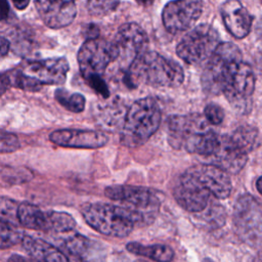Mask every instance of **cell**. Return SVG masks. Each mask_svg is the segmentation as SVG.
<instances>
[{
	"label": "cell",
	"instance_id": "cell-19",
	"mask_svg": "<svg viewBox=\"0 0 262 262\" xmlns=\"http://www.w3.org/2000/svg\"><path fill=\"white\" fill-rule=\"evenodd\" d=\"M208 158L211 159V164L217 165L228 173L235 174L245 167L248 155L233 143L229 135H220L216 150Z\"/></svg>",
	"mask_w": 262,
	"mask_h": 262
},
{
	"label": "cell",
	"instance_id": "cell-3",
	"mask_svg": "<svg viewBox=\"0 0 262 262\" xmlns=\"http://www.w3.org/2000/svg\"><path fill=\"white\" fill-rule=\"evenodd\" d=\"M161 122V107L154 98L135 100L125 115L120 133L121 143L127 147L144 144L158 131Z\"/></svg>",
	"mask_w": 262,
	"mask_h": 262
},
{
	"label": "cell",
	"instance_id": "cell-39",
	"mask_svg": "<svg viewBox=\"0 0 262 262\" xmlns=\"http://www.w3.org/2000/svg\"><path fill=\"white\" fill-rule=\"evenodd\" d=\"M257 31L260 33V34H262V19L259 21V24L257 25Z\"/></svg>",
	"mask_w": 262,
	"mask_h": 262
},
{
	"label": "cell",
	"instance_id": "cell-7",
	"mask_svg": "<svg viewBox=\"0 0 262 262\" xmlns=\"http://www.w3.org/2000/svg\"><path fill=\"white\" fill-rule=\"evenodd\" d=\"M220 43L218 32L208 24H201L183 36L176 53L184 62L199 64L208 60Z\"/></svg>",
	"mask_w": 262,
	"mask_h": 262
},
{
	"label": "cell",
	"instance_id": "cell-35",
	"mask_svg": "<svg viewBox=\"0 0 262 262\" xmlns=\"http://www.w3.org/2000/svg\"><path fill=\"white\" fill-rule=\"evenodd\" d=\"M1 56H5L9 50V41L5 37H1Z\"/></svg>",
	"mask_w": 262,
	"mask_h": 262
},
{
	"label": "cell",
	"instance_id": "cell-28",
	"mask_svg": "<svg viewBox=\"0 0 262 262\" xmlns=\"http://www.w3.org/2000/svg\"><path fill=\"white\" fill-rule=\"evenodd\" d=\"M18 204L6 196H1V203H0V220L11 223V224H19L18 216Z\"/></svg>",
	"mask_w": 262,
	"mask_h": 262
},
{
	"label": "cell",
	"instance_id": "cell-18",
	"mask_svg": "<svg viewBox=\"0 0 262 262\" xmlns=\"http://www.w3.org/2000/svg\"><path fill=\"white\" fill-rule=\"evenodd\" d=\"M226 30L236 39H243L251 31L253 16L238 0H226L220 8Z\"/></svg>",
	"mask_w": 262,
	"mask_h": 262
},
{
	"label": "cell",
	"instance_id": "cell-2",
	"mask_svg": "<svg viewBox=\"0 0 262 262\" xmlns=\"http://www.w3.org/2000/svg\"><path fill=\"white\" fill-rule=\"evenodd\" d=\"M184 80L181 66L155 51H144L129 64L125 81L130 87L145 84L152 87H178Z\"/></svg>",
	"mask_w": 262,
	"mask_h": 262
},
{
	"label": "cell",
	"instance_id": "cell-34",
	"mask_svg": "<svg viewBox=\"0 0 262 262\" xmlns=\"http://www.w3.org/2000/svg\"><path fill=\"white\" fill-rule=\"evenodd\" d=\"M9 13V5L7 0H1V19L5 20Z\"/></svg>",
	"mask_w": 262,
	"mask_h": 262
},
{
	"label": "cell",
	"instance_id": "cell-11",
	"mask_svg": "<svg viewBox=\"0 0 262 262\" xmlns=\"http://www.w3.org/2000/svg\"><path fill=\"white\" fill-rule=\"evenodd\" d=\"M173 194L178 205L190 213H200L211 202L212 193L188 169L179 177Z\"/></svg>",
	"mask_w": 262,
	"mask_h": 262
},
{
	"label": "cell",
	"instance_id": "cell-38",
	"mask_svg": "<svg viewBox=\"0 0 262 262\" xmlns=\"http://www.w3.org/2000/svg\"><path fill=\"white\" fill-rule=\"evenodd\" d=\"M136 1L140 4H142V5H145V6L150 5L154 2V0H136Z\"/></svg>",
	"mask_w": 262,
	"mask_h": 262
},
{
	"label": "cell",
	"instance_id": "cell-32",
	"mask_svg": "<svg viewBox=\"0 0 262 262\" xmlns=\"http://www.w3.org/2000/svg\"><path fill=\"white\" fill-rule=\"evenodd\" d=\"M87 83L91 86V88L93 90H95L97 93H99L102 97L107 98L110 96V90L108 87L106 85V83L104 82V80L102 79L101 76H94V77H90L88 79H86Z\"/></svg>",
	"mask_w": 262,
	"mask_h": 262
},
{
	"label": "cell",
	"instance_id": "cell-22",
	"mask_svg": "<svg viewBox=\"0 0 262 262\" xmlns=\"http://www.w3.org/2000/svg\"><path fill=\"white\" fill-rule=\"evenodd\" d=\"M92 242L77 232L68 234L61 243V251L69 260H86L90 258L93 249Z\"/></svg>",
	"mask_w": 262,
	"mask_h": 262
},
{
	"label": "cell",
	"instance_id": "cell-27",
	"mask_svg": "<svg viewBox=\"0 0 262 262\" xmlns=\"http://www.w3.org/2000/svg\"><path fill=\"white\" fill-rule=\"evenodd\" d=\"M1 221V233H0V247L1 249H7L18 243H21V239L25 233L18 229L17 225L11 224L5 221Z\"/></svg>",
	"mask_w": 262,
	"mask_h": 262
},
{
	"label": "cell",
	"instance_id": "cell-21",
	"mask_svg": "<svg viewBox=\"0 0 262 262\" xmlns=\"http://www.w3.org/2000/svg\"><path fill=\"white\" fill-rule=\"evenodd\" d=\"M17 216L19 224L26 228L49 231V211L45 212L36 205L24 202L18 205Z\"/></svg>",
	"mask_w": 262,
	"mask_h": 262
},
{
	"label": "cell",
	"instance_id": "cell-37",
	"mask_svg": "<svg viewBox=\"0 0 262 262\" xmlns=\"http://www.w3.org/2000/svg\"><path fill=\"white\" fill-rule=\"evenodd\" d=\"M256 187H257V190L259 191V193L262 195V176L258 178V180L256 182Z\"/></svg>",
	"mask_w": 262,
	"mask_h": 262
},
{
	"label": "cell",
	"instance_id": "cell-29",
	"mask_svg": "<svg viewBox=\"0 0 262 262\" xmlns=\"http://www.w3.org/2000/svg\"><path fill=\"white\" fill-rule=\"evenodd\" d=\"M120 0H87V9L92 15L102 16L114 11Z\"/></svg>",
	"mask_w": 262,
	"mask_h": 262
},
{
	"label": "cell",
	"instance_id": "cell-12",
	"mask_svg": "<svg viewBox=\"0 0 262 262\" xmlns=\"http://www.w3.org/2000/svg\"><path fill=\"white\" fill-rule=\"evenodd\" d=\"M202 11V0H172L163 8V25L171 34L187 31L200 18Z\"/></svg>",
	"mask_w": 262,
	"mask_h": 262
},
{
	"label": "cell",
	"instance_id": "cell-17",
	"mask_svg": "<svg viewBox=\"0 0 262 262\" xmlns=\"http://www.w3.org/2000/svg\"><path fill=\"white\" fill-rule=\"evenodd\" d=\"M188 170L210 190L216 199H226L231 193V180L228 172L214 164L195 165Z\"/></svg>",
	"mask_w": 262,
	"mask_h": 262
},
{
	"label": "cell",
	"instance_id": "cell-20",
	"mask_svg": "<svg viewBox=\"0 0 262 262\" xmlns=\"http://www.w3.org/2000/svg\"><path fill=\"white\" fill-rule=\"evenodd\" d=\"M21 245L24 250L35 260L48 262L69 261V258L60 249H57L44 239L25 234L21 239Z\"/></svg>",
	"mask_w": 262,
	"mask_h": 262
},
{
	"label": "cell",
	"instance_id": "cell-10",
	"mask_svg": "<svg viewBox=\"0 0 262 262\" xmlns=\"http://www.w3.org/2000/svg\"><path fill=\"white\" fill-rule=\"evenodd\" d=\"M255 88L254 72L250 64L241 61L230 72L223 88V94L232 107L241 113L248 112Z\"/></svg>",
	"mask_w": 262,
	"mask_h": 262
},
{
	"label": "cell",
	"instance_id": "cell-40",
	"mask_svg": "<svg viewBox=\"0 0 262 262\" xmlns=\"http://www.w3.org/2000/svg\"><path fill=\"white\" fill-rule=\"evenodd\" d=\"M260 1H261V3H262V0H260Z\"/></svg>",
	"mask_w": 262,
	"mask_h": 262
},
{
	"label": "cell",
	"instance_id": "cell-1",
	"mask_svg": "<svg viewBox=\"0 0 262 262\" xmlns=\"http://www.w3.org/2000/svg\"><path fill=\"white\" fill-rule=\"evenodd\" d=\"M168 141L174 148L210 157L217 148L220 135L217 134L200 114L174 115L167 120Z\"/></svg>",
	"mask_w": 262,
	"mask_h": 262
},
{
	"label": "cell",
	"instance_id": "cell-24",
	"mask_svg": "<svg viewBox=\"0 0 262 262\" xmlns=\"http://www.w3.org/2000/svg\"><path fill=\"white\" fill-rule=\"evenodd\" d=\"M229 136L233 143L247 155L257 148L260 144L258 129L251 125L237 127Z\"/></svg>",
	"mask_w": 262,
	"mask_h": 262
},
{
	"label": "cell",
	"instance_id": "cell-25",
	"mask_svg": "<svg viewBox=\"0 0 262 262\" xmlns=\"http://www.w3.org/2000/svg\"><path fill=\"white\" fill-rule=\"evenodd\" d=\"M55 99L64 108L73 113H81L85 107V97L80 93H70L64 89H57L54 92Z\"/></svg>",
	"mask_w": 262,
	"mask_h": 262
},
{
	"label": "cell",
	"instance_id": "cell-26",
	"mask_svg": "<svg viewBox=\"0 0 262 262\" xmlns=\"http://www.w3.org/2000/svg\"><path fill=\"white\" fill-rule=\"evenodd\" d=\"M76 226L75 219L67 212L49 211V231L55 233L71 232Z\"/></svg>",
	"mask_w": 262,
	"mask_h": 262
},
{
	"label": "cell",
	"instance_id": "cell-13",
	"mask_svg": "<svg viewBox=\"0 0 262 262\" xmlns=\"http://www.w3.org/2000/svg\"><path fill=\"white\" fill-rule=\"evenodd\" d=\"M19 69L24 74L43 86L63 84L70 67L66 57H51L25 61Z\"/></svg>",
	"mask_w": 262,
	"mask_h": 262
},
{
	"label": "cell",
	"instance_id": "cell-15",
	"mask_svg": "<svg viewBox=\"0 0 262 262\" xmlns=\"http://www.w3.org/2000/svg\"><path fill=\"white\" fill-rule=\"evenodd\" d=\"M49 140L52 143L63 147L99 148L107 143L108 138L100 131L59 129L50 133Z\"/></svg>",
	"mask_w": 262,
	"mask_h": 262
},
{
	"label": "cell",
	"instance_id": "cell-8",
	"mask_svg": "<svg viewBox=\"0 0 262 262\" xmlns=\"http://www.w3.org/2000/svg\"><path fill=\"white\" fill-rule=\"evenodd\" d=\"M120 55L115 41L100 38L87 39L80 47L77 55L80 72L84 79L102 76L110 63Z\"/></svg>",
	"mask_w": 262,
	"mask_h": 262
},
{
	"label": "cell",
	"instance_id": "cell-16",
	"mask_svg": "<svg viewBox=\"0 0 262 262\" xmlns=\"http://www.w3.org/2000/svg\"><path fill=\"white\" fill-rule=\"evenodd\" d=\"M114 41L120 51L119 57L123 56L130 63L135 57L146 51L148 44L146 33L136 23H127L121 26Z\"/></svg>",
	"mask_w": 262,
	"mask_h": 262
},
{
	"label": "cell",
	"instance_id": "cell-9",
	"mask_svg": "<svg viewBox=\"0 0 262 262\" xmlns=\"http://www.w3.org/2000/svg\"><path fill=\"white\" fill-rule=\"evenodd\" d=\"M232 220L243 242L253 247L262 244V207L252 195L243 194L237 199Z\"/></svg>",
	"mask_w": 262,
	"mask_h": 262
},
{
	"label": "cell",
	"instance_id": "cell-30",
	"mask_svg": "<svg viewBox=\"0 0 262 262\" xmlns=\"http://www.w3.org/2000/svg\"><path fill=\"white\" fill-rule=\"evenodd\" d=\"M204 116L211 125H219L224 119V111L217 103H209L205 106Z\"/></svg>",
	"mask_w": 262,
	"mask_h": 262
},
{
	"label": "cell",
	"instance_id": "cell-14",
	"mask_svg": "<svg viewBox=\"0 0 262 262\" xmlns=\"http://www.w3.org/2000/svg\"><path fill=\"white\" fill-rule=\"evenodd\" d=\"M76 0H35L43 23L51 29H61L73 23L77 15Z\"/></svg>",
	"mask_w": 262,
	"mask_h": 262
},
{
	"label": "cell",
	"instance_id": "cell-23",
	"mask_svg": "<svg viewBox=\"0 0 262 262\" xmlns=\"http://www.w3.org/2000/svg\"><path fill=\"white\" fill-rule=\"evenodd\" d=\"M126 249L134 255L155 261H171L174 258V251L170 247L161 244L146 246L137 242H131L126 245Z\"/></svg>",
	"mask_w": 262,
	"mask_h": 262
},
{
	"label": "cell",
	"instance_id": "cell-36",
	"mask_svg": "<svg viewBox=\"0 0 262 262\" xmlns=\"http://www.w3.org/2000/svg\"><path fill=\"white\" fill-rule=\"evenodd\" d=\"M14 7L19 9V10H23L25 8L28 7L29 3H30V0H11Z\"/></svg>",
	"mask_w": 262,
	"mask_h": 262
},
{
	"label": "cell",
	"instance_id": "cell-5",
	"mask_svg": "<svg viewBox=\"0 0 262 262\" xmlns=\"http://www.w3.org/2000/svg\"><path fill=\"white\" fill-rule=\"evenodd\" d=\"M241 61L239 48L231 42H221L203 70L201 83L204 91L214 95L222 93L231 70Z\"/></svg>",
	"mask_w": 262,
	"mask_h": 262
},
{
	"label": "cell",
	"instance_id": "cell-6",
	"mask_svg": "<svg viewBox=\"0 0 262 262\" xmlns=\"http://www.w3.org/2000/svg\"><path fill=\"white\" fill-rule=\"evenodd\" d=\"M81 214L94 230L112 237H125L135 226L119 205L87 203L82 206Z\"/></svg>",
	"mask_w": 262,
	"mask_h": 262
},
{
	"label": "cell",
	"instance_id": "cell-31",
	"mask_svg": "<svg viewBox=\"0 0 262 262\" xmlns=\"http://www.w3.org/2000/svg\"><path fill=\"white\" fill-rule=\"evenodd\" d=\"M0 147H1V154L6 152H12L19 148V141L18 138L12 134L8 133L6 131H1V138H0Z\"/></svg>",
	"mask_w": 262,
	"mask_h": 262
},
{
	"label": "cell",
	"instance_id": "cell-33",
	"mask_svg": "<svg viewBox=\"0 0 262 262\" xmlns=\"http://www.w3.org/2000/svg\"><path fill=\"white\" fill-rule=\"evenodd\" d=\"M99 35V29L94 26V25H89L87 27V30H86V36H87V39H93V38H97Z\"/></svg>",
	"mask_w": 262,
	"mask_h": 262
},
{
	"label": "cell",
	"instance_id": "cell-4",
	"mask_svg": "<svg viewBox=\"0 0 262 262\" xmlns=\"http://www.w3.org/2000/svg\"><path fill=\"white\" fill-rule=\"evenodd\" d=\"M104 194L118 203L135 226L150 224L160 211L159 198L146 187L125 184L111 185L104 189Z\"/></svg>",
	"mask_w": 262,
	"mask_h": 262
}]
</instances>
